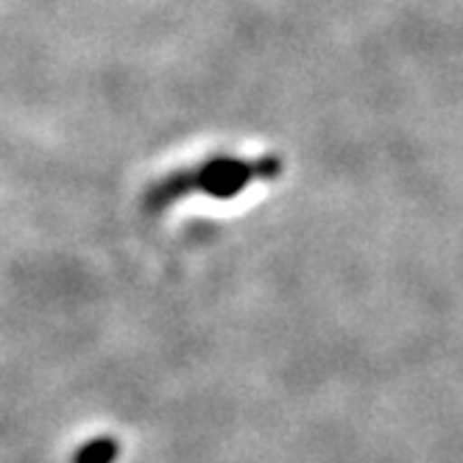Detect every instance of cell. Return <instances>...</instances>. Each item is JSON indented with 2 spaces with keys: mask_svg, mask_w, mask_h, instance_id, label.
Instances as JSON below:
<instances>
[{
  "mask_svg": "<svg viewBox=\"0 0 463 463\" xmlns=\"http://www.w3.org/2000/svg\"><path fill=\"white\" fill-rule=\"evenodd\" d=\"M118 455V444L109 441V439H95L90 441L87 447L79 449L76 455V463H112Z\"/></svg>",
  "mask_w": 463,
  "mask_h": 463,
  "instance_id": "obj_1",
  "label": "cell"
}]
</instances>
